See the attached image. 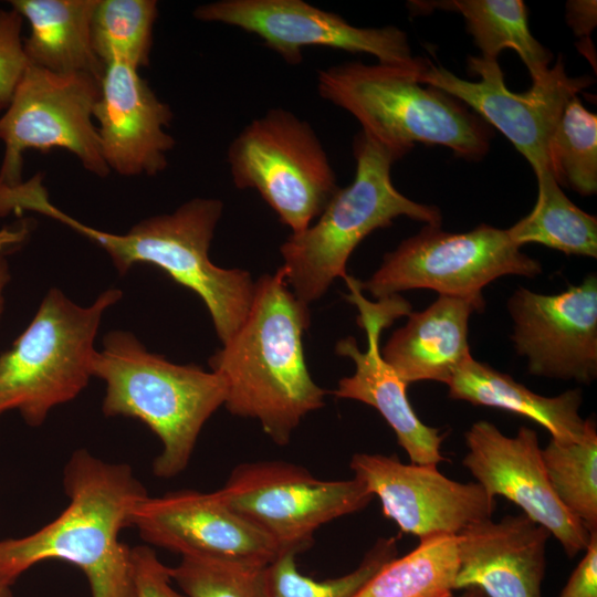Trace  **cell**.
I'll return each mask as SVG.
<instances>
[{
    "mask_svg": "<svg viewBox=\"0 0 597 597\" xmlns=\"http://www.w3.org/2000/svg\"><path fill=\"white\" fill-rule=\"evenodd\" d=\"M289 287L282 268L261 276L244 321L209 359L226 384L223 406L234 416L256 419L279 446L290 442L307 413L324 406L326 395L304 357L308 305Z\"/></svg>",
    "mask_w": 597,
    "mask_h": 597,
    "instance_id": "cell-1",
    "label": "cell"
},
{
    "mask_svg": "<svg viewBox=\"0 0 597 597\" xmlns=\"http://www.w3.org/2000/svg\"><path fill=\"white\" fill-rule=\"evenodd\" d=\"M66 509L36 532L0 541V582L12 585L35 564L65 561L86 576L92 597H137L132 548L119 541L147 491L125 463H109L85 449L64 468Z\"/></svg>",
    "mask_w": 597,
    "mask_h": 597,
    "instance_id": "cell-2",
    "label": "cell"
},
{
    "mask_svg": "<svg viewBox=\"0 0 597 597\" xmlns=\"http://www.w3.org/2000/svg\"><path fill=\"white\" fill-rule=\"evenodd\" d=\"M92 375L106 385L105 416L136 418L159 438L163 448L153 472L160 479L187 468L203 425L226 401V384L218 374L171 363L126 331L104 336Z\"/></svg>",
    "mask_w": 597,
    "mask_h": 597,
    "instance_id": "cell-3",
    "label": "cell"
},
{
    "mask_svg": "<svg viewBox=\"0 0 597 597\" xmlns=\"http://www.w3.org/2000/svg\"><path fill=\"white\" fill-rule=\"evenodd\" d=\"M223 210L213 198H195L172 213L142 220L124 234L88 227L39 193L31 211L50 217L100 245L109 255L118 273L134 264L147 263L161 269L177 283L196 292L211 315L218 337L228 342L244 321L254 293L250 273L222 269L209 259L210 243Z\"/></svg>",
    "mask_w": 597,
    "mask_h": 597,
    "instance_id": "cell-4",
    "label": "cell"
},
{
    "mask_svg": "<svg viewBox=\"0 0 597 597\" xmlns=\"http://www.w3.org/2000/svg\"><path fill=\"white\" fill-rule=\"evenodd\" d=\"M425 67L346 62L320 71L317 91L350 113L365 135L398 159L422 143L480 160L490 149L492 130L459 100L422 87L418 75Z\"/></svg>",
    "mask_w": 597,
    "mask_h": 597,
    "instance_id": "cell-5",
    "label": "cell"
},
{
    "mask_svg": "<svg viewBox=\"0 0 597 597\" xmlns=\"http://www.w3.org/2000/svg\"><path fill=\"white\" fill-rule=\"evenodd\" d=\"M353 151V181L335 191L314 224L291 233L280 248L286 283L306 305L336 277L347 276L348 258L373 231L390 227L400 216L426 224L442 222L437 207L416 202L396 189L390 169L398 158L391 151L363 132L355 137Z\"/></svg>",
    "mask_w": 597,
    "mask_h": 597,
    "instance_id": "cell-6",
    "label": "cell"
},
{
    "mask_svg": "<svg viewBox=\"0 0 597 597\" xmlns=\"http://www.w3.org/2000/svg\"><path fill=\"white\" fill-rule=\"evenodd\" d=\"M121 298V290L108 289L80 306L51 289L28 327L0 355V415L18 410L28 425L40 426L54 407L74 399L93 377L102 317Z\"/></svg>",
    "mask_w": 597,
    "mask_h": 597,
    "instance_id": "cell-7",
    "label": "cell"
},
{
    "mask_svg": "<svg viewBox=\"0 0 597 597\" xmlns=\"http://www.w3.org/2000/svg\"><path fill=\"white\" fill-rule=\"evenodd\" d=\"M227 159L234 186L256 190L292 233L308 228L338 189L315 130L283 108L248 124Z\"/></svg>",
    "mask_w": 597,
    "mask_h": 597,
    "instance_id": "cell-8",
    "label": "cell"
},
{
    "mask_svg": "<svg viewBox=\"0 0 597 597\" xmlns=\"http://www.w3.org/2000/svg\"><path fill=\"white\" fill-rule=\"evenodd\" d=\"M541 272V263L521 251L507 229L481 224L453 233L426 224L386 253L380 268L358 286L377 300L427 289L471 301L483 311L485 285L503 275L534 277Z\"/></svg>",
    "mask_w": 597,
    "mask_h": 597,
    "instance_id": "cell-9",
    "label": "cell"
},
{
    "mask_svg": "<svg viewBox=\"0 0 597 597\" xmlns=\"http://www.w3.org/2000/svg\"><path fill=\"white\" fill-rule=\"evenodd\" d=\"M218 494L263 533L279 553L311 547L315 532L365 509L373 495L356 478L322 480L307 469L280 460L237 465Z\"/></svg>",
    "mask_w": 597,
    "mask_h": 597,
    "instance_id": "cell-10",
    "label": "cell"
},
{
    "mask_svg": "<svg viewBox=\"0 0 597 597\" xmlns=\"http://www.w3.org/2000/svg\"><path fill=\"white\" fill-rule=\"evenodd\" d=\"M100 95L101 81L92 75L56 74L29 64L0 117V140L4 145L0 186L23 181V154L28 149H65L88 172L108 175L93 122Z\"/></svg>",
    "mask_w": 597,
    "mask_h": 597,
    "instance_id": "cell-11",
    "label": "cell"
},
{
    "mask_svg": "<svg viewBox=\"0 0 597 597\" xmlns=\"http://www.w3.org/2000/svg\"><path fill=\"white\" fill-rule=\"evenodd\" d=\"M468 70L480 81L463 80L428 60L418 81L459 100L500 130L527 159L536 179L548 174L546 149L559 117L567 103L594 80L588 75L569 76L562 56L532 80L531 88L524 93L506 87L498 61L469 56Z\"/></svg>",
    "mask_w": 597,
    "mask_h": 597,
    "instance_id": "cell-12",
    "label": "cell"
},
{
    "mask_svg": "<svg viewBox=\"0 0 597 597\" xmlns=\"http://www.w3.org/2000/svg\"><path fill=\"white\" fill-rule=\"evenodd\" d=\"M193 17L258 35L290 65L300 64L303 49L313 45L368 53L378 63L410 69L428 61L412 55L406 32L397 27L358 28L302 0H218L197 7Z\"/></svg>",
    "mask_w": 597,
    "mask_h": 597,
    "instance_id": "cell-13",
    "label": "cell"
},
{
    "mask_svg": "<svg viewBox=\"0 0 597 597\" xmlns=\"http://www.w3.org/2000/svg\"><path fill=\"white\" fill-rule=\"evenodd\" d=\"M349 467L354 478L380 500L383 514L419 540L459 535L491 519L495 509V499L478 482L451 480L433 464H405L396 457L355 453Z\"/></svg>",
    "mask_w": 597,
    "mask_h": 597,
    "instance_id": "cell-14",
    "label": "cell"
},
{
    "mask_svg": "<svg viewBox=\"0 0 597 597\" xmlns=\"http://www.w3.org/2000/svg\"><path fill=\"white\" fill-rule=\"evenodd\" d=\"M462 464L492 499L503 496L546 528L572 558L584 552L591 533L557 499L546 473L535 430L521 427L515 437L490 421L465 432Z\"/></svg>",
    "mask_w": 597,
    "mask_h": 597,
    "instance_id": "cell-15",
    "label": "cell"
},
{
    "mask_svg": "<svg viewBox=\"0 0 597 597\" xmlns=\"http://www.w3.org/2000/svg\"><path fill=\"white\" fill-rule=\"evenodd\" d=\"M512 341L528 373L590 384L597 376V279L545 295L525 287L507 302Z\"/></svg>",
    "mask_w": 597,
    "mask_h": 597,
    "instance_id": "cell-16",
    "label": "cell"
},
{
    "mask_svg": "<svg viewBox=\"0 0 597 597\" xmlns=\"http://www.w3.org/2000/svg\"><path fill=\"white\" fill-rule=\"evenodd\" d=\"M345 280L350 291L346 298L359 310L358 324L366 332L367 348L362 352L354 337L337 343L335 352L350 358L355 371L338 381L334 395L374 407L394 430L411 463L437 465L446 461L441 453L443 436L419 419L407 396L408 384L383 359L379 349L381 331L396 317L408 315L410 304L399 295L369 302L356 279L347 275Z\"/></svg>",
    "mask_w": 597,
    "mask_h": 597,
    "instance_id": "cell-17",
    "label": "cell"
},
{
    "mask_svg": "<svg viewBox=\"0 0 597 597\" xmlns=\"http://www.w3.org/2000/svg\"><path fill=\"white\" fill-rule=\"evenodd\" d=\"M130 526L148 544L180 556L269 566L280 554L270 538L229 507L217 491L147 495L135 506Z\"/></svg>",
    "mask_w": 597,
    "mask_h": 597,
    "instance_id": "cell-18",
    "label": "cell"
},
{
    "mask_svg": "<svg viewBox=\"0 0 597 597\" xmlns=\"http://www.w3.org/2000/svg\"><path fill=\"white\" fill-rule=\"evenodd\" d=\"M103 159L123 176H155L168 165L175 139L166 132L172 119L138 70L123 62L105 65L94 108Z\"/></svg>",
    "mask_w": 597,
    "mask_h": 597,
    "instance_id": "cell-19",
    "label": "cell"
},
{
    "mask_svg": "<svg viewBox=\"0 0 597 597\" xmlns=\"http://www.w3.org/2000/svg\"><path fill=\"white\" fill-rule=\"evenodd\" d=\"M549 536L523 513L469 526L457 535L454 589L478 587L488 597H542Z\"/></svg>",
    "mask_w": 597,
    "mask_h": 597,
    "instance_id": "cell-20",
    "label": "cell"
},
{
    "mask_svg": "<svg viewBox=\"0 0 597 597\" xmlns=\"http://www.w3.org/2000/svg\"><path fill=\"white\" fill-rule=\"evenodd\" d=\"M481 312L471 301L439 295L425 311L409 313L405 326L392 333L383 359L406 383L451 379L472 355L468 341L469 318Z\"/></svg>",
    "mask_w": 597,
    "mask_h": 597,
    "instance_id": "cell-21",
    "label": "cell"
},
{
    "mask_svg": "<svg viewBox=\"0 0 597 597\" xmlns=\"http://www.w3.org/2000/svg\"><path fill=\"white\" fill-rule=\"evenodd\" d=\"M30 24L23 50L30 65L56 74H88L102 80L105 65L95 54L91 22L97 0H13Z\"/></svg>",
    "mask_w": 597,
    "mask_h": 597,
    "instance_id": "cell-22",
    "label": "cell"
},
{
    "mask_svg": "<svg viewBox=\"0 0 597 597\" xmlns=\"http://www.w3.org/2000/svg\"><path fill=\"white\" fill-rule=\"evenodd\" d=\"M447 386L450 398L526 417L543 426L552 439L559 442L578 441L585 433L586 420L579 416L580 389L554 397L542 396L472 356L458 368Z\"/></svg>",
    "mask_w": 597,
    "mask_h": 597,
    "instance_id": "cell-23",
    "label": "cell"
},
{
    "mask_svg": "<svg viewBox=\"0 0 597 597\" xmlns=\"http://www.w3.org/2000/svg\"><path fill=\"white\" fill-rule=\"evenodd\" d=\"M434 7L462 14L467 30L481 50V57L496 61L501 51L514 50L532 80L549 69L552 53L531 33L527 8L521 0H451Z\"/></svg>",
    "mask_w": 597,
    "mask_h": 597,
    "instance_id": "cell-24",
    "label": "cell"
},
{
    "mask_svg": "<svg viewBox=\"0 0 597 597\" xmlns=\"http://www.w3.org/2000/svg\"><path fill=\"white\" fill-rule=\"evenodd\" d=\"M458 569L457 535H432L387 563L355 597H452Z\"/></svg>",
    "mask_w": 597,
    "mask_h": 597,
    "instance_id": "cell-25",
    "label": "cell"
},
{
    "mask_svg": "<svg viewBox=\"0 0 597 597\" xmlns=\"http://www.w3.org/2000/svg\"><path fill=\"white\" fill-rule=\"evenodd\" d=\"M537 200L533 210L507 229L522 247L538 243L565 254L597 256V219L563 192L548 172L537 179Z\"/></svg>",
    "mask_w": 597,
    "mask_h": 597,
    "instance_id": "cell-26",
    "label": "cell"
},
{
    "mask_svg": "<svg viewBox=\"0 0 597 597\" xmlns=\"http://www.w3.org/2000/svg\"><path fill=\"white\" fill-rule=\"evenodd\" d=\"M549 483L563 506L588 532L597 531V431L591 418L586 419L583 438L559 442L551 438L542 449Z\"/></svg>",
    "mask_w": 597,
    "mask_h": 597,
    "instance_id": "cell-27",
    "label": "cell"
},
{
    "mask_svg": "<svg viewBox=\"0 0 597 597\" xmlns=\"http://www.w3.org/2000/svg\"><path fill=\"white\" fill-rule=\"evenodd\" d=\"M157 15L154 0H97L91 39L101 62H123L137 70L148 65Z\"/></svg>",
    "mask_w": 597,
    "mask_h": 597,
    "instance_id": "cell-28",
    "label": "cell"
},
{
    "mask_svg": "<svg viewBox=\"0 0 597 597\" xmlns=\"http://www.w3.org/2000/svg\"><path fill=\"white\" fill-rule=\"evenodd\" d=\"M547 170L561 187L582 196L597 191V116L577 96L565 106L548 140Z\"/></svg>",
    "mask_w": 597,
    "mask_h": 597,
    "instance_id": "cell-29",
    "label": "cell"
},
{
    "mask_svg": "<svg viewBox=\"0 0 597 597\" xmlns=\"http://www.w3.org/2000/svg\"><path fill=\"white\" fill-rule=\"evenodd\" d=\"M397 554L396 538L380 537L353 572L315 580L297 569L295 553H280L268 566L270 597H355Z\"/></svg>",
    "mask_w": 597,
    "mask_h": 597,
    "instance_id": "cell-30",
    "label": "cell"
},
{
    "mask_svg": "<svg viewBox=\"0 0 597 597\" xmlns=\"http://www.w3.org/2000/svg\"><path fill=\"white\" fill-rule=\"evenodd\" d=\"M170 576L186 597H270L268 566L187 555Z\"/></svg>",
    "mask_w": 597,
    "mask_h": 597,
    "instance_id": "cell-31",
    "label": "cell"
},
{
    "mask_svg": "<svg viewBox=\"0 0 597 597\" xmlns=\"http://www.w3.org/2000/svg\"><path fill=\"white\" fill-rule=\"evenodd\" d=\"M22 23L15 10H0V112L8 107L29 65L21 39Z\"/></svg>",
    "mask_w": 597,
    "mask_h": 597,
    "instance_id": "cell-32",
    "label": "cell"
},
{
    "mask_svg": "<svg viewBox=\"0 0 597 597\" xmlns=\"http://www.w3.org/2000/svg\"><path fill=\"white\" fill-rule=\"evenodd\" d=\"M133 575L137 597H186L172 587L170 567L148 546L132 548Z\"/></svg>",
    "mask_w": 597,
    "mask_h": 597,
    "instance_id": "cell-33",
    "label": "cell"
},
{
    "mask_svg": "<svg viewBox=\"0 0 597 597\" xmlns=\"http://www.w3.org/2000/svg\"><path fill=\"white\" fill-rule=\"evenodd\" d=\"M558 597H597V531Z\"/></svg>",
    "mask_w": 597,
    "mask_h": 597,
    "instance_id": "cell-34",
    "label": "cell"
},
{
    "mask_svg": "<svg viewBox=\"0 0 597 597\" xmlns=\"http://www.w3.org/2000/svg\"><path fill=\"white\" fill-rule=\"evenodd\" d=\"M566 19L577 35H589L596 25V1H568Z\"/></svg>",
    "mask_w": 597,
    "mask_h": 597,
    "instance_id": "cell-35",
    "label": "cell"
},
{
    "mask_svg": "<svg viewBox=\"0 0 597 597\" xmlns=\"http://www.w3.org/2000/svg\"><path fill=\"white\" fill-rule=\"evenodd\" d=\"M31 226L24 221L0 229V258L20 247L29 237Z\"/></svg>",
    "mask_w": 597,
    "mask_h": 597,
    "instance_id": "cell-36",
    "label": "cell"
},
{
    "mask_svg": "<svg viewBox=\"0 0 597 597\" xmlns=\"http://www.w3.org/2000/svg\"><path fill=\"white\" fill-rule=\"evenodd\" d=\"M9 281H10L9 268H8L4 256H2L0 258V317L3 312V306H4L3 292Z\"/></svg>",
    "mask_w": 597,
    "mask_h": 597,
    "instance_id": "cell-37",
    "label": "cell"
},
{
    "mask_svg": "<svg viewBox=\"0 0 597 597\" xmlns=\"http://www.w3.org/2000/svg\"><path fill=\"white\" fill-rule=\"evenodd\" d=\"M460 597H486L485 594L478 587H469Z\"/></svg>",
    "mask_w": 597,
    "mask_h": 597,
    "instance_id": "cell-38",
    "label": "cell"
},
{
    "mask_svg": "<svg viewBox=\"0 0 597 597\" xmlns=\"http://www.w3.org/2000/svg\"><path fill=\"white\" fill-rule=\"evenodd\" d=\"M0 597H12L10 585L0 582Z\"/></svg>",
    "mask_w": 597,
    "mask_h": 597,
    "instance_id": "cell-39",
    "label": "cell"
}]
</instances>
